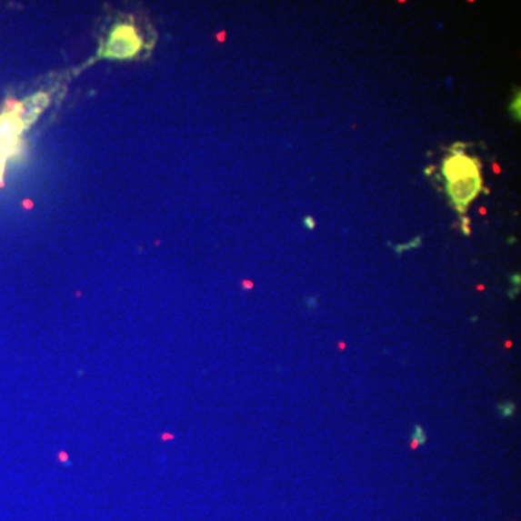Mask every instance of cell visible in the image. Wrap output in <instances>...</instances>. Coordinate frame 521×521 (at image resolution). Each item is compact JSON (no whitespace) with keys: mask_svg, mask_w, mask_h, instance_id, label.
<instances>
[{"mask_svg":"<svg viewBox=\"0 0 521 521\" xmlns=\"http://www.w3.org/2000/svg\"><path fill=\"white\" fill-rule=\"evenodd\" d=\"M425 444H426L425 429H423V427H420V426L416 425L415 432H413L412 435V445H410V446H412V449H416V447H417L418 445H425Z\"/></svg>","mask_w":521,"mask_h":521,"instance_id":"4","label":"cell"},{"mask_svg":"<svg viewBox=\"0 0 521 521\" xmlns=\"http://www.w3.org/2000/svg\"><path fill=\"white\" fill-rule=\"evenodd\" d=\"M24 114V105L14 104L11 109L0 115V185L4 181L6 161L16 155L21 149L22 132L28 126Z\"/></svg>","mask_w":521,"mask_h":521,"instance_id":"1","label":"cell"},{"mask_svg":"<svg viewBox=\"0 0 521 521\" xmlns=\"http://www.w3.org/2000/svg\"><path fill=\"white\" fill-rule=\"evenodd\" d=\"M498 412H500L501 417H511V416L515 415L516 405L515 403H511V401H504V403L498 405Z\"/></svg>","mask_w":521,"mask_h":521,"instance_id":"5","label":"cell"},{"mask_svg":"<svg viewBox=\"0 0 521 521\" xmlns=\"http://www.w3.org/2000/svg\"><path fill=\"white\" fill-rule=\"evenodd\" d=\"M483 190L481 170L462 174L459 177L447 181V195L452 199L455 207L464 213L469 203L476 199Z\"/></svg>","mask_w":521,"mask_h":521,"instance_id":"2","label":"cell"},{"mask_svg":"<svg viewBox=\"0 0 521 521\" xmlns=\"http://www.w3.org/2000/svg\"><path fill=\"white\" fill-rule=\"evenodd\" d=\"M309 305L312 306V307H315V306H316L315 298H312V300H309Z\"/></svg>","mask_w":521,"mask_h":521,"instance_id":"8","label":"cell"},{"mask_svg":"<svg viewBox=\"0 0 521 521\" xmlns=\"http://www.w3.org/2000/svg\"><path fill=\"white\" fill-rule=\"evenodd\" d=\"M139 38L135 31L128 26H122L115 31L112 39H110L109 50L107 55L110 57H129L139 50Z\"/></svg>","mask_w":521,"mask_h":521,"instance_id":"3","label":"cell"},{"mask_svg":"<svg viewBox=\"0 0 521 521\" xmlns=\"http://www.w3.org/2000/svg\"><path fill=\"white\" fill-rule=\"evenodd\" d=\"M305 225L306 227H309L310 231H312V229H315L316 222L313 220L312 216H307L305 219Z\"/></svg>","mask_w":521,"mask_h":521,"instance_id":"7","label":"cell"},{"mask_svg":"<svg viewBox=\"0 0 521 521\" xmlns=\"http://www.w3.org/2000/svg\"><path fill=\"white\" fill-rule=\"evenodd\" d=\"M511 110H513L516 119L520 121V96L518 95L517 99L513 100V104H511Z\"/></svg>","mask_w":521,"mask_h":521,"instance_id":"6","label":"cell"}]
</instances>
